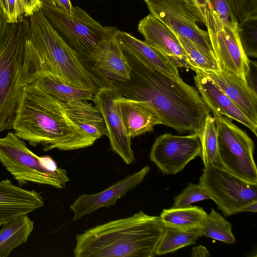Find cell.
Returning <instances> with one entry per match:
<instances>
[{"instance_id":"6da1fadb","label":"cell","mask_w":257,"mask_h":257,"mask_svg":"<svg viewBox=\"0 0 257 257\" xmlns=\"http://www.w3.org/2000/svg\"><path fill=\"white\" fill-rule=\"evenodd\" d=\"M121 46L130 66V78L102 85L112 87L125 98L148 103L161 118L162 124L179 134L195 133L200 137L211 110L198 91L181 77L159 71Z\"/></svg>"},{"instance_id":"7a4b0ae2","label":"cell","mask_w":257,"mask_h":257,"mask_svg":"<svg viewBox=\"0 0 257 257\" xmlns=\"http://www.w3.org/2000/svg\"><path fill=\"white\" fill-rule=\"evenodd\" d=\"M15 135L47 152L87 148L96 140L74 123L64 102L46 93L34 83L23 86L13 123Z\"/></svg>"},{"instance_id":"3957f363","label":"cell","mask_w":257,"mask_h":257,"mask_svg":"<svg viewBox=\"0 0 257 257\" xmlns=\"http://www.w3.org/2000/svg\"><path fill=\"white\" fill-rule=\"evenodd\" d=\"M21 83L24 86L46 75L78 88L96 91L97 82L77 54L52 26L41 10L28 18Z\"/></svg>"},{"instance_id":"277c9868","label":"cell","mask_w":257,"mask_h":257,"mask_svg":"<svg viewBox=\"0 0 257 257\" xmlns=\"http://www.w3.org/2000/svg\"><path fill=\"white\" fill-rule=\"evenodd\" d=\"M165 226L159 216L140 211L77 234L75 257H153Z\"/></svg>"},{"instance_id":"5b68a950","label":"cell","mask_w":257,"mask_h":257,"mask_svg":"<svg viewBox=\"0 0 257 257\" xmlns=\"http://www.w3.org/2000/svg\"><path fill=\"white\" fill-rule=\"evenodd\" d=\"M29 34L28 18L8 23L0 46V133L13 127L23 87L25 45Z\"/></svg>"},{"instance_id":"8992f818","label":"cell","mask_w":257,"mask_h":257,"mask_svg":"<svg viewBox=\"0 0 257 257\" xmlns=\"http://www.w3.org/2000/svg\"><path fill=\"white\" fill-rule=\"evenodd\" d=\"M0 162L21 187L33 182L63 189L69 181L52 158L36 155L14 132L0 138Z\"/></svg>"},{"instance_id":"52a82bcc","label":"cell","mask_w":257,"mask_h":257,"mask_svg":"<svg viewBox=\"0 0 257 257\" xmlns=\"http://www.w3.org/2000/svg\"><path fill=\"white\" fill-rule=\"evenodd\" d=\"M41 10L57 33L87 68L107 27L101 25L78 6L67 11L43 2Z\"/></svg>"},{"instance_id":"ba28073f","label":"cell","mask_w":257,"mask_h":257,"mask_svg":"<svg viewBox=\"0 0 257 257\" xmlns=\"http://www.w3.org/2000/svg\"><path fill=\"white\" fill-rule=\"evenodd\" d=\"M213 115L218 135L216 165L245 181L257 184L253 141L231 119L216 113Z\"/></svg>"},{"instance_id":"9c48e42d","label":"cell","mask_w":257,"mask_h":257,"mask_svg":"<svg viewBox=\"0 0 257 257\" xmlns=\"http://www.w3.org/2000/svg\"><path fill=\"white\" fill-rule=\"evenodd\" d=\"M199 184L225 217L241 212L242 207L257 200V184L245 181L218 165L204 166Z\"/></svg>"},{"instance_id":"30bf717a","label":"cell","mask_w":257,"mask_h":257,"mask_svg":"<svg viewBox=\"0 0 257 257\" xmlns=\"http://www.w3.org/2000/svg\"><path fill=\"white\" fill-rule=\"evenodd\" d=\"M144 1L151 14L176 34L190 40L215 59L207 31L197 25L205 21L193 0Z\"/></svg>"},{"instance_id":"8fae6325","label":"cell","mask_w":257,"mask_h":257,"mask_svg":"<svg viewBox=\"0 0 257 257\" xmlns=\"http://www.w3.org/2000/svg\"><path fill=\"white\" fill-rule=\"evenodd\" d=\"M204 24L219 71L233 75L247 83L250 59L245 54L237 28L224 25L217 16L207 9Z\"/></svg>"},{"instance_id":"7c38bea8","label":"cell","mask_w":257,"mask_h":257,"mask_svg":"<svg viewBox=\"0 0 257 257\" xmlns=\"http://www.w3.org/2000/svg\"><path fill=\"white\" fill-rule=\"evenodd\" d=\"M201 152L200 139L196 134L181 136L167 133L156 139L150 158L163 174L174 175L200 156Z\"/></svg>"},{"instance_id":"4fadbf2b","label":"cell","mask_w":257,"mask_h":257,"mask_svg":"<svg viewBox=\"0 0 257 257\" xmlns=\"http://www.w3.org/2000/svg\"><path fill=\"white\" fill-rule=\"evenodd\" d=\"M100 86L92 101L102 114L112 150L126 164L130 165L135 159L131 147L132 138L125 131L117 100L120 94L110 86Z\"/></svg>"},{"instance_id":"5bb4252c","label":"cell","mask_w":257,"mask_h":257,"mask_svg":"<svg viewBox=\"0 0 257 257\" xmlns=\"http://www.w3.org/2000/svg\"><path fill=\"white\" fill-rule=\"evenodd\" d=\"M115 30L107 27L103 38L94 51L87 65L90 72L98 76L99 82L102 84L130 78V66L115 36Z\"/></svg>"},{"instance_id":"9a60e30c","label":"cell","mask_w":257,"mask_h":257,"mask_svg":"<svg viewBox=\"0 0 257 257\" xmlns=\"http://www.w3.org/2000/svg\"><path fill=\"white\" fill-rule=\"evenodd\" d=\"M150 170V167L146 166L139 172L125 177L100 192L80 195L70 206L74 212L73 220H78L102 207L108 208L115 205L118 199L142 182Z\"/></svg>"},{"instance_id":"2e32d148","label":"cell","mask_w":257,"mask_h":257,"mask_svg":"<svg viewBox=\"0 0 257 257\" xmlns=\"http://www.w3.org/2000/svg\"><path fill=\"white\" fill-rule=\"evenodd\" d=\"M138 31L147 44L167 55L177 67H192L176 34L151 13L139 22Z\"/></svg>"},{"instance_id":"e0dca14e","label":"cell","mask_w":257,"mask_h":257,"mask_svg":"<svg viewBox=\"0 0 257 257\" xmlns=\"http://www.w3.org/2000/svg\"><path fill=\"white\" fill-rule=\"evenodd\" d=\"M195 84L202 98L212 113L225 116L242 123L257 136V124L250 120L241 109L207 76L194 69Z\"/></svg>"},{"instance_id":"ac0fdd59","label":"cell","mask_w":257,"mask_h":257,"mask_svg":"<svg viewBox=\"0 0 257 257\" xmlns=\"http://www.w3.org/2000/svg\"><path fill=\"white\" fill-rule=\"evenodd\" d=\"M41 194L17 186L6 179L0 181V224L28 215L44 205Z\"/></svg>"},{"instance_id":"d6986e66","label":"cell","mask_w":257,"mask_h":257,"mask_svg":"<svg viewBox=\"0 0 257 257\" xmlns=\"http://www.w3.org/2000/svg\"><path fill=\"white\" fill-rule=\"evenodd\" d=\"M198 70L209 77L250 120L257 124V93L247 83L219 70Z\"/></svg>"},{"instance_id":"ffe728a7","label":"cell","mask_w":257,"mask_h":257,"mask_svg":"<svg viewBox=\"0 0 257 257\" xmlns=\"http://www.w3.org/2000/svg\"><path fill=\"white\" fill-rule=\"evenodd\" d=\"M127 135L133 138L153 131L162 120L147 102L125 98L120 94L117 99Z\"/></svg>"},{"instance_id":"44dd1931","label":"cell","mask_w":257,"mask_h":257,"mask_svg":"<svg viewBox=\"0 0 257 257\" xmlns=\"http://www.w3.org/2000/svg\"><path fill=\"white\" fill-rule=\"evenodd\" d=\"M115 36L122 47L135 53L154 68L168 75L180 77L178 67L164 53L127 32L116 29Z\"/></svg>"},{"instance_id":"7402d4cb","label":"cell","mask_w":257,"mask_h":257,"mask_svg":"<svg viewBox=\"0 0 257 257\" xmlns=\"http://www.w3.org/2000/svg\"><path fill=\"white\" fill-rule=\"evenodd\" d=\"M71 120L96 141L107 135L104 121L100 111L87 100H75L64 103Z\"/></svg>"},{"instance_id":"603a6c76","label":"cell","mask_w":257,"mask_h":257,"mask_svg":"<svg viewBox=\"0 0 257 257\" xmlns=\"http://www.w3.org/2000/svg\"><path fill=\"white\" fill-rule=\"evenodd\" d=\"M33 228L34 222L28 215L3 225L0 230V257H8L15 248L26 242Z\"/></svg>"},{"instance_id":"cb8c5ba5","label":"cell","mask_w":257,"mask_h":257,"mask_svg":"<svg viewBox=\"0 0 257 257\" xmlns=\"http://www.w3.org/2000/svg\"><path fill=\"white\" fill-rule=\"evenodd\" d=\"M207 215L202 207L189 205L164 209L159 217L166 226L180 229L192 230L199 229Z\"/></svg>"},{"instance_id":"d4e9b609","label":"cell","mask_w":257,"mask_h":257,"mask_svg":"<svg viewBox=\"0 0 257 257\" xmlns=\"http://www.w3.org/2000/svg\"><path fill=\"white\" fill-rule=\"evenodd\" d=\"M41 90L64 103L75 100L92 101L96 91L72 86L46 75L34 82Z\"/></svg>"},{"instance_id":"484cf974","label":"cell","mask_w":257,"mask_h":257,"mask_svg":"<svg viewBox=\"0 0 257 257\" xmlns=\"http://www.w3.org/2000/svg\"><path fill=\"white\" fill-rule=\"evenodd\" d=\"M156 250V255L173 252L182 247L196 243L202 236L199 229L183 230L166 226Z\"/></svg>"},{"instance_id":"4316f807","label":"cell","mask_w":257,"mask_h":257,"mask_svg":"<svg viewBox=\"0 0 257 257\" xmlns=\"http://www.w3.org/2000/svg\"><path fill=\"white\" fill-rule=\"evenodd\" d=\"M199 230L202 236L227 244H233L236 240L231 223L213 209L207 214Z\"/></svg>"},{"instance_id":"83f0119b","label":"cell","mask_w":257,"mask_h":257,"mask_svg":"<svg viewBox=\"0 0 257 257\" xmlns=\"http://www.w3.org/2000/svg\"><path fill=\"white\" fill-rule=\"evenodd\" d=\"M200 139L201 152L199 156L204 166L216 165L218 153L217 130L215 119L210 114L206 118Z\"/></svg>"},{"instance_id":"f1b7e54d","label":"cell","mask_w":257,"mask_h":257,"mask_svg":"<svg viewBox=\"0 0 257 257\" xmlns=\"http://www.w3.org/2000/svg\"><path fill=\"white\" fill-rule=\"evenodd\" d=\"M187 57L192 70H219L215 60L207 54L190 40L176 34Z\"/></svg>"},{"instance_id":"f546056e","label":"cell","mask_w":257,"mask_h":257,"mask_svg":"<svg viewBox=\"0 0 257 257\" xmlns=\"http://www.w3.org/2000/svg\"><path fill=\"white\" fill-rule=\"evenodd\" d=\"M237 32L243 50L248 57H257V14L238 22Z\"/></svg>"},{"instance_id":"4dcf8cb0","label":"cell","mask_w":257,"mask_h":257,"mask_svg":"<svg viewBox=\"0 0 257 257\" xmlns=\"http://www.w3.org/2000/svg\"><path fill=\"white\" fill-rule=\"evenodd\" d=\"M211 199L210 196L200 184L189 183L187 187L174 198L173 207H185L195 202Z\"/></svg>"},{"instance_id":"1f68e13d","label":"cell","mask_w":257,"mask_h":257,"mask_svg":"<svg viewBox=\"0 0 257 257\" xmlns=\"http://www.w3.org/2000/svg\"><path fill=\"white\" fill-rule=\"evenodd\" d=\"M208 9L225 26L237 28L238 21L227 0H208Z\"/></svg>"},{"instance_id":"d6a6232c","label":"cell","mask_w":257,"mask_h":257,"mask_svg":"<svg viewBox=\"0 0 257 257\" xmlns=\"http://www.w3.org/2000/svg\"><path fill=\"white\" fill-rule=\"evenodd\" d=\"M8 13L7 21L8 23L18 22L24 17L19 0H7Z\"/></svg>"},{"instance_id":"836d02e7","label":"cell","mask_w":257,"mask_h":257,"mask_svg":"<svg viewBox=\"0 0 257 257\" xmlns=\"http://www.w3.org/2000/svg\"><path fill=\"white\" fill-rule=\"evenodd\" d=\"M24 18H29L41 10L43 0H19Z\"/></svg>"},{"instance_id":"e575fe53","label":"cell","mask_w":257,"mask_h":257,"mask_svg":"<svg viewBox=\"0 0 257 257\" xmlns=\"http://www.w3.org/2000/svg\"><path fill=\"white\" fill-rule=\"evenodd\" d=\"M257 65L255 61L249 60V69L246 77L247 84L256 92Z\"/></svg>"},{"instance_id":"d590c367","label":"cell","mask_w":257,"mask_h":257,"mask_svg":"<svg viewBox=\"0 0 257 257\" xmlns=\"http://www.w3.org/2000/svg\"><path fill=\"white\" fill-rule=\"evenodd\" d=\"M48 5L56 6L65 11H70L73 8L70 0H43Z\"/></svg>"},{"instance_id":"8d00e7d4","label":"cell","mask_w":257,"mask_h":257,"mask_svg":"<svg viewBox=\"0 0 257 257\" xmlns=\"http://www.w3.org/2000/svg\"><path fill=\"white\" fill-rule=\"evenodd\" d=\"M191 256L192 257H207L210 256V254L205 246L199 244L192 248Z\"/></svg>"},{"instance_id":"74e56055","label":"cell","mask_w":257,"mask_h":257,"mask_svg":"<svg viewBox=\"0 0 257 257\" xmlns=\"http://www.w3.org/2000/svg\"><path fill=\"white\" fill-rule=\"evenodd\" d=\"M8 24L6 17L0 8V46L4 38Z\"/></svg>"},{"instance_id":"f35d334b","label":"cell","mask_w":257,"mask_h":257,"mask_svg":"<svg viewBox=\"0 0 257 257\" xmlns=\"http://www.w3.org/2000/svg\"><path fill=\"white\" fill-rule=\"evenodd\" d=\"M202 15L204 21L207 10L208 7V0H193Z\"/></svg>"},{"instance_id":"ab89813d","label":"cell","mask_w":257,"mask_h":257,"mask_svg":"<svg viewBox=\"0 0 257 257\" xmlns=\"http://www.w3.org/2000/svg\"><path fill=\"white\" fill-rule=\"evenodd\" d=\"M257 211V200L253 201L242 208V212H256Z\"/></svg>"},{"instance_id":"60d3db41","label":"cell","mask_w":257,"mask_h":257,"mask_svg":"<svg viewBox=\"0 0 257 257\" xmlns=\"http://www.w3.org/2000/svg\"><path fill=\"white\" fill-rule=\"evenodd\" d=\"M0 8L4 15L6 17L8 13V5L7 0H0Z\"/></svg>"},{"instance_id":"b9f144b4","label":"cell","mask_w":257,"mask_h":257,"mask_svg":"<svg viewBox=\"0 0 257 257\" xmlns=\"http://www.w3.org/2000/svg\"><path fill=\"white\" fill-rule=\"evenodd\" d=\"M2 226L1 224H0V226Z\"/></svg>"}]
</instances>
